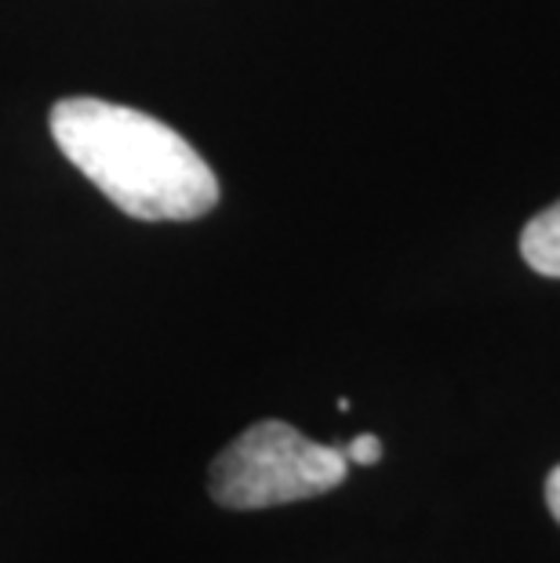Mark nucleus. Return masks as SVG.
Here are the masks:
<instances>
[{
	"instance_id": "f257e3e1",
	"label": "nucleus",
	"mask_w": 560,
	"mask_h": 563,
	"mask_svg": "<svg viewBox=\"0 0 560 563\" xmlns=\"http://www.w3.org/2000/svg\"><path fill=\"white\" fill-rule=\"evenodd\" d=\"M52 139L102 197L142 222H189L219 203L208 161L157 117L91 95L52 106Z\"/></svg>"
},
{
	"instance_id": "f03ea898",
	"label": "nucleus",
	"mask_w": 560,
	"mask_h": 563,
	"mask_svg": "<svg viewBox=\"0 0 560 563\" xmlns=\"http://www.w3.org/2000/svg\"><path fill=\"white\" fill-rule=\"evenodd\" d=\"M345 473L350 459L342 448L314 443L295 426L266 418L216 454L208 490L222 509H273L328 495Z\"/></svg>"
},
{
	"instance_id": "7ed1b4c3",
	"label": "nucleus",
	"mask_w": 560,
	"mask_h": 563,
	"mask_svg": "<svg viewBox=\"0 0 560 563\" xmlns=\"http://www.w3.org/2000/svg\"><path fill=\"white\" fill-rule=\"evenodd\" d=\"M520 255L535 273L560 280V200L550 203V208L539 211L528 225H524Z\"/></svg>"
},
{
	"instance_id": "20e7f679",
	"label": "nucleus",
	"mask_w": 560,
	"mask_h": 563,
	"mask_svg": "<svg viewBox=\"0 0 560 563\" xmlns=\"http://www.w3.org/2000/svg\"><path fill=\"white\" fill-rule=\"evenodd\" d=\"M342 454L353 465H375L378 459H383V440L372 437V433H361V437H353L350 443H345Z\"/></svg>"
},
{
	"instance_id": "39448f33",
	"label": "nucleus",
	"mask_w": 560,
	"mask_h": 563,
	"mask_svg": "<svg viewBox=\"0 0 560 563\" xmlns=\"http://www.w3.org/2000/svg\"><path fill=\"white\" fill-rule=\"evenodd\" d=\"M546 506H550V517L560 523V465L546 476Z\"/></svg>"
}]
</instances>
